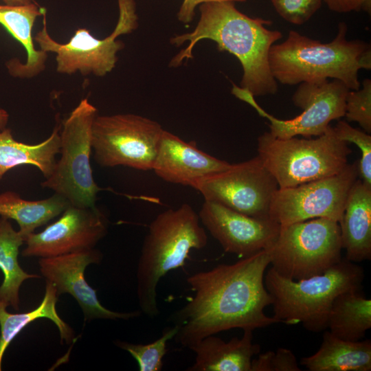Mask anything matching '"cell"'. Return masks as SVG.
<instances>
[{"label": "cell", "instance_id": "obj_1", "mask_svg": "<svg viewBox=\"0 0 371 371\" xmlns=\"http://www.w3.org/2000/svg\"><path fill=\"white\" fill-rule=\"evenodd\" d=\"M270 265L267 249L232 264L190 276L194 292L170 319L179 328L175 340L190 349L203 338L233 328L254 330L280 323L265 313L273 299L264 282Z\"/></svg>", "mask_w": 371, "mask_h": 371}, {"label": "cell", "instance_id": "obj_2", "mask_svg": "<svg viewBox=\"0 0 371 371\" xmlns=\"http://www.w3.org/2000/svg\"><path fill=\"white\" fill-rule=\"evenodd\" d=\"M199 12V21L192 32L170 39L177 46L186 41L189 44L172 59L170 66L177 67L183 60L192 58L194 45L202 39H210L219 51L228 52L239 60L243 70L241 88L254 96L276 93L278 84L270 70L269 52L282 34L266 27L271 21L250 17L230 1L202 3Z\"/></svg>", "mask_w": 371, "mask_h": 371}, {"label": "cell", "instance_id": "obj_3", "mask_svg": "<svg viewBox=\"0 0 371 371\" xmlns=\"http://www.w3.org/2000/svg\"><path fill=\"white\" fill-rule=\"evenodd\" d=\"M347 31V25L340 23L335 38L322 43L291 30L286 41L273 44L269 49L273 77L287 85L333 78L350 90L359 89L358 72L371 69V50L362 41L348 40Z\"/></svg>", "mask_w": 371, "mask_h": 371}, {"label": "cell", "instance_id": "obj_4", "mask_svg": "<svg viewBox=\"0 0 371 371\" xmlns=\"http://www.w3.org/2000/svg\"><path fill=\"white\" fill-rule=\"evenodd\" d=\"M207 243L199 214L189 204L155 217L144 240L137 269V295L143 313L151 318L159 314L157 287L160 279L183 267L190 251L201 249Z\"/></svg>", "mask_w": 371, "mask_h": 371}, {"label": "cell", "instance_id": "obj_5", "mask_svg": "<svg viewBox=\"0 0 371 371\" xmlns=\"http://www.w3.org/2000/svg\"><path fill=\"white\" fill-rule=\"evenodd\" d=\"M363 269L346 258L324 273L293 280L278 274L272 267L264 278L271 295L273 317L287 325L302 324L307 330L327 329L333 301L344 292L361 291Z\"/></svg>", "mask_w": 371, "mask_h": 371}, {"label": "cell", "instance_id": "obj_6", "mask_svg": "<svg viewBox=\"0 0 371 371\" xmlns=\"http://www.w3.org/2000/svg\"><path fill=\"white\" fill-rule=\"evenodd\" d=\"M257 150L280 188L335 175L348 165L352 153L331 126L315 139H282L265 132L258 137Z\"/></svg>", "mask_w": 371, "mask_h": 371}, {"label": "cell", "instance_id": "obj_7", "mask_svg": "<svg viewBox=\"0 0 371 371\" xmlns=\"http://www.w3.org/2000/svg\"><path fill=\"white\" fill-rule=\"evenodd\" d=\"M337 221L317 218L280 225L267 249L271 267L281 276L300 280L324 273L341 260Z\"/></svg>", "mask_w": 371, "mask_h": 371}, {"label": "cell", "instance_id": "obj_8", "mask_svg": "<svg viewBox=\"0 0 371 371\" xmlns=\"http://www.w3.org/2000/svg\"><path fill=\"white\" fill-rule=\"evenodd\" d=\"M97 112L84 98L70 113L60 133V157L52 175L41 183L75 207H96L101 190L94 181L90 161L92 124Z\"/></svg>", "mask_w": 371, "mask_h": 371}, {"label": "cell", "instance_id": "obj_9", "mask_svg": "<svg viewBox=\"0 0 371 371\" xmlns=\"http://www.w3.org/2000/svg\"><path fill=\"white\" fill-rule=\"evenodd\" d=\"M163 131L157 122L135 114L97 115L91 130L93 158L102 167L152 170Z\"/></svg>", "mask_w": 371, "mask_h": 371}, {"label": "cell", "instance_id": "obj_10", "mask_svg": "<svg viewBox=\"0 0 371 371\" xmlns=\"http://www.w3.org/2000/svg\"><path fill=\"white\" fill-rule=\"evenodd\" d=\"M117 1V23L113 32L103 39L95 38L86 28H79L69 42L58 43L48 33L46 11L43 12V28L34 40L41 50L56 54L58 72L71 75L78 71L83 75L92 73L103 76L115 67L117 52L124 47V44L116 38L121 34L132 32L137 25L134 0Z\"/></svg>", "mask_w": 371, "mask_h": 371}, {"label": "cell", "instance_id": "obj_11", "mask_svg": "<svg viewBox=\"0 0 371 371\" xmlns=\"http://www.w3.org/2000/svg\"><path fill=\"white\" fill-rule=\"evenodd\" d=\"M350 89L341 81L333 79L300 83L292 96L294 105L302 112L290 120H280L267 113L248 91L234 86L232 93L247 102L269 122V133L278 138L297 135L318 137L330 126L331 121L344 116L346 98Z\"/></svg>", "mask_w": 371, "mask_h": 371}, {"label": "cell", "instance_id": "obj_12", "mask_svg": "<svg viewBox=\"0 0 371 371\" xmlns=\"http://www.w3.org/2000/svg\"><path fill=\"white\" fill-rule=\"evenodd\" d=\"M359 175L358 163L354 162L335 175L293 187L278 188L273 196L269 216L280 225L317 218L339 223Z\"/></svg>", "mask_w": 371, "mask_h": 371}, {"label": "cell", "instance_id": "obj_13", "mask_svg": "<svg viewBox=\"0 0 371 371\" xmlns=\"http://www.w3.org/2000/svg\"><path fill=\"white\" fill-rule=\"evenodd\" d=\"M205 201L225 205L258 218H269V211L278 184L257 155L230 164L225 170L206 176L192 187Z\"/></svg>", "mask_w": 371, "mask_h": 371}, {"label": "cell", "instance_id": "obj_14", "mask_svg": "<svg viewBox=\"0 0 371 371\" xmlns=\"http://www.w3.org/2000/svg\"><path fill=\"white\" fill-rule=\"evenodd\" d=\"M108 219L97 207L69 205L42 232L25 238V257H53L93 249L106 234Z\"/></svg>", "mask_w": 371, "mask_h": 371}, {"label": "cell", "instance_id": "obj_15", "mask_svg": "<svg viewBox=\"0 0 371 371\" xmlns=\"http://www.w3.org/2000/svg\"><path fill=\"white\" fill-rule=\"evenodd\" d=\"M102 254L91 249L67 254L41 258L38 265L41 275L47 282L52 284L58 295L69 293L81 308L85 321L93 319H130L141 315L139 311L122 313L111 311L98 300L96 291L91 287L85 278L87 266L99 264Z\"/></svg>", "mask_w": 371, "mask_h": 371}, {"label": "cell", "instance_id": "obj_16", "mask_svg": "<svg viewBox=\"0 0 371 371\" xmlns=\"http://www.w3.org/2000/svg\"><path fill=\"white\" fill-rule=\"evenodd\" d=\"M199 216L225 252L241 258L271 247L280 229L270 218L252 217L209 201L203 203Z\"/></svg>", "mask_w": 371, "mask_h": 371}, {"label": "cell", "instance_id": "obj_17", "mask_svg": "<svg viewBox=\"0 0 371 371\" xmlns=\"http://www.w3.org/2000/svg\"><path fill=\"white\" fill-rule=\"evenodd\" d=\"M230 164L199 149L195 142H185L164 130L152 170L165 181L192 187L198 180Z\"/></svg>", "mask_w": 371, "mask_h": 371}, {"label": "cell", "instance_id": "obj_18", "mask_svg": "<svg viewBox=\"0 0 371 371\" xmlns=\"http://www.w3.org/2000/svg\"><path fill=\"white\" fill-rule=\"evenodd\" d=\"M346 259L360 262L371 258V186L357 179L352 186L339 222Z\"/></svg>", "mask_w": 371, "mask_h": 371}, {"label": "cell", "instance_id": "obj_19", "mask_svg": "<svg viewBox=\"0 0 371 371\" xmlns=\"http://www.w3.org/2000/svg\"><path fill=\"white\" fill-rule=\"evenodd\" d=\"M195 360L189 371H251L252 358L260 351L253 343V331L243 330L241 338L234 337L225 341L212 335L190 348Z\"/></svg>", "mask_w": 371, "mask_h": 371}, {"label": "cell", "instance_id": "obj_20", "mask_svg": "<svg viewBox=\"0 0 371 371\" xmlns=\"http://www.w3.org/2000/svg\"><path fill=\"white\" fill-rule=\"evenodd\" d=\"M45 10L36 3L12 5L0 4V24L25 48L27 59L25 63L14 58L7 64L11 75L20 78H31L39 74L45 67L46 52L36 49L32 36V27L36 19Z\"/></svg>", "mask_w": 371, "mask_h": 371}, {"label": "cell", "instance_id": "obj_21", "mask_svg": "<svg viewBox=\"0 0 371 371\" xmlns=\"http://www.w3.org/2000/svg\"><path fill=\"white\" fill-rule=\"evenodd\" d=\"M300 363L310 371H370V339L347 341L324 331L322 344Z\"/></svg>", "mask_w": 371, "mask_h": 371}, {"label": "cell", "instance_id": "obj_22", "mask_svg": "<svg viewBox=\"0 0 371 371\" xmlns=\"http://www.w3.org/2000/svg\"><path fill=\"white\" fill-rule=\"evenodd\" d=\"M60 126L57 124L52 134L36 144H27L14 139L10 128L0 132V181L11 169L21 165L36 167L47 179L52 173L56 156L60 148Z\"/></svg>", "mask_w": 371, "mask_h": 371}, {"label": "cell", "instance_id": "obj_23", "mask_svg": "<svg viewBox=\"0 0 371 371\" xmlns=\"http://www.w3.org/2000/svg\"><path fill=\"white\" fill-rule=\"evenodd\" d=\"M58 295L56 287L46 282L45 291L40 304L31 311L11 313L7 306L0 302V371L4 353L12 340L32 322L46 318L56 326L61 341L70 344L74 341L73 329L59 316L56 305Z\"/></svg>", "mask_w": 371, "mask_h": 371}, {"label": "cell", "instance_id": "obj_24", "mask_svg": "<svg viewBox=\"0 0 371 371\" xmlns=\"http://www.w3.org/2000/svg\"><path fill=\"white\" fill-rule=\"evenodd\" d=\"M69 205L65 197L56 193L37 201L23 199L12 191L0 194V215L17 223L24 240L36 228L62 214Z\"/></svg>", "mask_w": 371, "mask_h": 371}, {"label": "cell", "instance_id": "obj_25", "mask_svg": "<svg viewBox=\"0 0 371 371\" xmlns=\"http://www.w3.org/2000/svg\"><path fill=\"white\" fill-rule=\"evenodd\" d=\"M24 243L19 232L14 229L8 218L0 215V269L3 275L0 302L15 311L20 308L19 291L22 283L30 278H40L25 272L19 265V248Z\"/></svg>", "mask_w": 371, "mask_h": 371}, {"label": "cell", "instance_id": "obj_26", "mask_svg": "<svg viewBox=\"0 0 371 371\" xmlns=\"http://www.w3.org/2000/svg\"><path fill=\"white\" fill-rule=\"evenodd\" d=\"M360 291L342 293L333 301L327 325L333 335L355 341L371 328V300Z\"/></svg>", "mask_w": 371, "mask_h": 371}, {"label": "cell", "instance_id": "obj_27", "mask_svg": "<svg viewBox=\"0 0 371 371\" xmlns=\"http://www.w3.org/2000/svg\"><path fill=\"white\" fill-rule=\"evenodd\" d=\"M178 330L177 325L167 326L163 329L157 339L148 344H133L120 340H116L114 343L136 360L139 371H160L163 368V359L167 352V342L174 339Z\"/></svg>", "mask_w": 371, "mask_h": 371}, {"label": "cell", "instance_id": "obj_28", "mask_svg": "<svg viewBox=\"0 0 371 371\" xmlns=\"http://www.w3.org/2000/svg\"><path fill=\"white\" fill-rule=\"evenodd\" d=\"M337 136L341 140L357 146L361 153L358 163L359 174L361 180L371 186V136L366 131L351 126L348 122L340 120L333 127Z\"/></svg>", "mask_w": 371, "mask_h": 371}, {"label": "cell", "instance_id": "obj_29", "mask_svg": "<svg viewBox=\"0 0 371 371\" xmlns=\"http://www.w3.org/2000/svg\"><path fill=\"white\" fill-rule=\"evenodd\" d=\"M344 116L357 122L368 133L371 132V80L365 79L361 89L349 90L346 98Z\"/></svg>", "mask_w": 371, "mask_h": 371}, {"label": "cell", "instance_id": "obj_30", "mask_svg": "<svg viewBox=\"0 0 371 371\" xmlns=\"http://www.w3.org/2000/svg\"><path fill=\"white\" fill-rule=\"evenodd\" d=\"M284 20L300 25L308 21L320 8L323 0H270Z\"/></svg>", "mask_w": 371, "mask_h": 371}, {"label": "cell", "instance_id": "obj_31", "mask_svg": "<svg viewBox=\"0 0 371 371\" xmlns=\"http://www.w3.org/2000/svg\"><path fill=\"white\" fill-rule=\"evenodd\" d=\"M293 352L284 348H278L276 352L269 350L253 359L251 371H300Z\"/></svg>", "mask_w": 371, "mask_h": 371}, {"label": "cell", "instance_id": "obj_32", "mask_svg": "<svg viewBox=\"0 0 371 371\" xmlns=\"http://www.w3.org/2000/svg\"><path fill=\"white\" fill-rule=\"evenodd\" d=\"M223 1L234 2L246 1V0H183L177 12V18L180 21L184 23H188L192 21L195 14L194 10L197 5L207 2Z\"/></svg>", "mask_w": 371, "mask_h": 371}, {"label": "cell", "instance_id": "obj_33", "mask_svg": "<svg viewBox=\"0 0 371 371\" xmlns=\"http://www.w3.org/2000/svg\"><path fill=\"white\" fill-rule=\"evenodd\" d=\"M328 8L334 12L346 13L359 11L366 0H323Z\"/></svg>", "mask_w": 371, "mask_h": 371}, {"label": "cell", "instance_id": "obj_34", "mask_svg": "<svg viewBox=\"0 0 371 371\" xmlns=\"http://www.w3.org/2000/svg\"><path fill=\"white\" fill-rule=\"evenodd\" d=\"M5 4L12 5H27L35 3L34 0H1Z\"/></svg>", "mask_w": 371, "mask_h": 371}, {"label": "cell", "instance_id": "obj_35", "mask_svg": "<svg viewBox=\"0 0 371 371\" xmlns=\"http://www.w3.org/2000/svg\"><path fill=\"white\" fill-rule=\"evenodd\" d=\"M9 115L4 109H0V130H3L5 128V126L8 122Z\"/></svg>", "mask_w": 371, "mask_h": 371}]
</instances>
